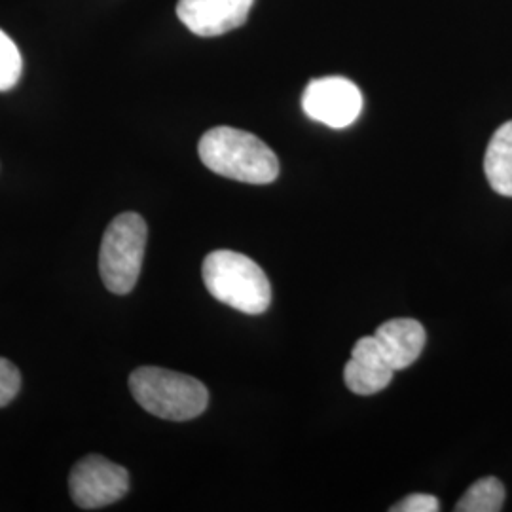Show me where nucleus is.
Here are the masks:
<instances>
[{"label":"nucleus","instance_id":"20e7f679","mask_svg":"<svg viewBox=\"0 0 512 512\" xmlns=\"http://www.w3.org/2000/svg\"><path fill=\"white\" fill-rule=\"evenodd\" d=\"M147 239V222L137 213H122L110 222L99 253V272L110 293L128 294L135 289Z\"/></svg>","mask_w":512,"mask_h":512},{"label":"nucleus","instance_id":"39448f33","mask_svg":"<svg viewBox=\"0 0 512 512\" xmlns=\"http://www.w3.org/2000/svg\"><path fill=\"white\" fill-rule=\"evenodd\" d=\"M71 497L80 509L95 511L120 501L129 490V473L103 456H88L74 465Z\"/></svg>","mask_w":512,"mask_h":512},{"label":"nucleus","instance_id":"f8f14e48","mask_svg":"<svg viewBox=\"0 0 512 512\" xmlns=\"http://www.w3.org/2000/svg\"><path fill=\"white\" fill-rule=\"evenodd\" d=\"M23 71V59L12 38L0 29V92L12 90Z\"/></svg>","mask_w":512,"mask_h":512},{"label":"nucleus","instance_id":"9b49d317","mask_svg":"<svg viewBox=\"0 0 512 512\" xmlns=\"http://www.w3.org/2000/svg\"><path fill=\"white\" fill-rule=\"evenodd\" d=\"M505 503V486L495 476L476 480L456 505L458 512H499Z\"/></svg>","mask_w":512,"mask_h":512},{"label":"nucleus","instance_id":"9d476101","mask_svg":"<svg viewBox=\"0 0 512 512\" xmlns=\"http://www.w3.org/2000/svg\"><path fill=\"white\" fill-rule=\"evenodd\" d=\"M484 171L497 194L512 198V120L495 131L486 150Z\"/></svg>","mask_w":512,"mask_h":512},{"label":"nucleus","instance_id":"6e6552de","mask_svg":"<svg viewBox=\"0 0 512 512\" xmlns=\"http://www.w3.org/2000/svg\"><path fill=\"white\" fill-rule=\"evenodd\" d=\"M395 372L376 336H365L351 349V359L344 368V382L355 395H374L391 384Z\"/></svg>","mask_w":512,"mask_h":512},{"label":"nucleus","instance_id":"423d86ee","mask_svg":"<svg viewBox=\"0 0 512 512\" xmlns=\"http://www.w3.org/2000/svg\"><path fill=\"white\" fill-rule=\"evenodd\" d=\"M302 109L311 120L329 128H348L363 110V93L342 76L317 78L304 90Z\"/></svg>","mask_w":512,"mask_h":512},{"label":"nucleus","instance_id":"f257e3e1","mask_svg":"<svg viewBox=\"0 0 512 512\" xmlns=\"http://www.w3.org/2000/svg\"><path fill=\"white\" fill-rule=\"evenodd\" d=\"M203 165L220 177L247 184H270L279 177L274 150L243 129H209L198 145Z\"/></svg>","mask_w":512,"mask_h":512},{"label":"nucleus","instance_id":"7ed1b4c3","mask_svg":"<svg viewBox=\"0 0 512 512\" xmlns=\"http://www.w3.org/2000/svg\"><path fill=\"white\" fill-rule=\"evenodd\" d=\"M203 283L213 298L234 310L258 315L270 308L272 285L264 270L236 251H213L203 260Z\"/></svg>","mask_w":512,"mask_h":512},{"label":"nucleus","instance_id":"1a4fd4ad","mask_svg":"<svg viewBox=\"0 0 512 512\" xmlns=\"http://www.w3.org/2000/svg\"><path fill=\"white\" fill-rule=\"evenodd\" d=\"M374 336L395 370H404L416 363L427 342V334L420 321L406 317L385 321Z\"/></svg>","mask_w":512,"mask_h":512},{"label":"nucleus","instance_id":"f03ea898","mask_svg":"<svg viewBox=\"0 0 512 512\" xmlns=\"http://www.w3.org/2000/svg\"><path fill=\"white\" fill-rule=\"evenodd\" d=\"M129 389L137 403L162 420H194L209 404V391L200 380L160 366L133 370Z\"/></svg>","mask_w":512,"mask_h":512},{"label":"nucleus","instance_id":"ddd939ff","mask_svg":"<svg viewBox=\"0 0 512 512\" xmlns=\"http://www.w3.org/2000/svg\"><path fill=\"white\" fill-rule=\"evenodd\" d=\"M21 387V374L18 366L0 357V408L16 399Z\"/></svg>","mask_w":512,"mask_h":512},{"label":"nucleus","instance_id":"4468645a","mask_svg":"<svg viewBox=\"0 0 512 512\" xmlns=\"http://www.w3.org/2000/svg\"><path fill=\"white\" fill-rule=\"evenodd\" d=\"M440 509L439 499L435 495L412 494L404 497L397 505H393L391 512H437Z\"/></svg>","mask_w":512,"mask_h":512},{"label":"nucleus","instance_id":"0eeeda50","mask_svg":"<svg viewBox=\"0 0 512 512\" xmlns=\"http://www.w3.org/2000/svg\"><path fill=\"white\" fill-rule=\"evenodd\" d=\"M255 0H179L177 16L198 37H219L241 27Z\"/></svg>","mask_w":512,"mask_h":512}]
</instances>
